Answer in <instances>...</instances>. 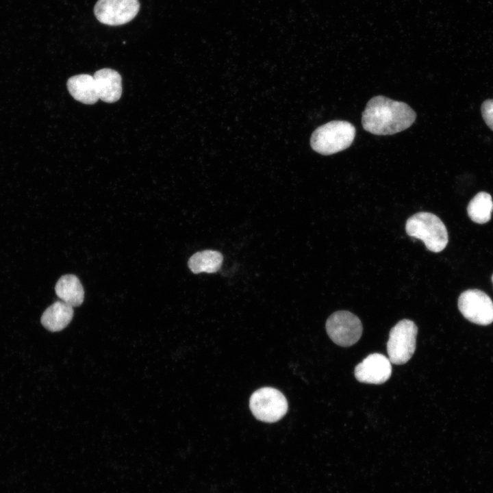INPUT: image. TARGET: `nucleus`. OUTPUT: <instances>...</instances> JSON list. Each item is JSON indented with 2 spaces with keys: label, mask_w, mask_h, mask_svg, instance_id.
<instances>
[{
  "label": "nucleus",
  "mask_w": 493,
  "mask_h": 493,
  "mask_svg": "<svg viewBox=\"0 0 493 493\" xmlns=\"http://www.w3.org/2000/svg\"><path fill=\"white\" fill-rule=\"evenodd\" d=\"M416 118V112L407 103L379 95L367 103L362 123L372 134L392 135L409 128Z\"/></svg>",
  "instance_id": "1"
},
{
  "label": "nucleus",
  "mask_w": 493,
  "mask_h": 493,
  "mask_svg": "<svg viewBox=\"0 0 493 493\" xmlns=\"http://www.w3.org/2000/svg\"><path fill=\"white\" fill-rule=\"evenodd\" d=\"M355 128L346 121H332L314 130L310 139L312 148L317 153L329 155L345 150L355 136Z\"/></svg>",
  "instance_id": "2"
},
{
  "label": "nucleus",
  "mask_w": 493,
  "mask_h": 493,
  "mask_svg": "<svg viewBox=\"0 0 493 493\" xmlns=\"http://www.w3.org/2000/svg\"><path fill=\"white\" fill-rule=\"evenodd\" d=\"M407 233L420 239L426 248L433 252H440L448 244V237L446 226L435 214L420 212L409 217L405 225Z\"/></svg>",
  "instance_id": "3"
},
{
  "label": "nucleus",
  "mask_w": 493,
  "mask_h": 493,
  "mask_svg": "<svg viewBox=\"0 0 493 493\" xmlns=\"http://www.w3.org/2000/svg\"><path fill=\"white\" fill-rule=\"evenodd\" d=\"M418 328L410 320L403 319L390 330L387 342L389 359L394 364L407 362L416 349Z\"/></svg>",
  "instance_id": "4"
},
{
  "label": "nucleus",
  "mask_w": 493,
  "mask_h": 493,
  "mask_svg": "<svg viewBox=\"0 0 493 493\" xmlns=\"http://www.w3.org/2000/svg\"><path fill=\"white\" fill-rule=\"evenodd\" d=\"M249 407L253 416L259 420L274 422L287 412L288 402L278 390L264 387L255 391L250 397Z\"/></svg>",
  "instance_id": "5"
},
{
  "label": "nucleus",
  "mask_w": 493,
  "mask_h": 493,
  "mask_svg": "<svg viewBox=\"0 0 493 493\" xmlns=\"http://www.w3.org/2000/svg\"><path fill=\"white\" fill-rule=\"evenodd\" d=\"M326 330L336 344L347 347L355 344L361 338L362 325L359 318L349 311H337L327 320Z\"/></svg>",
  "instance_id": "6"
},
{
  "label": "nucleus",
  "mask_w": 493,
  "mask_h": 493,
  "mask_svg": "<svg viewBox=\"0 0 493 493\" xmlns=\"http://www.w3.org/2000/svg\"><path fill=\"white\" fill-rule=\"evenodd\" d=\"M458 308L464 318L473 323L488 325L493 322V302L481 290L463 292L458 299Z\"/></svg>",
  "instance_id": "7"
},
{
  "label": "nucleus",
  "mask_w": 493,
  "mask_h": 493,
  "mask_svg": "<svg viewBox=\"0 0 493 493\" xmlns=\"http://www.w3.org/2000/svg\"><path fill=\"white\" fill-rule=\"evenodd\" d=\"M139 9L138 0H98L94 13L100 23L117 26L131 21Z\"/></svg>",
  "instance_id": "8"
},
{
  "label": "nucleus",
  "mask_w": 493,
  "mask_h": 493,
  "mask_svg": "<svg viewBox=\"0 0 493 493\" xmlns=\"http://www.w3.org/2000/svg\"><path fill=\"white\" fill-rule=\"evenodd\" d=\"M391 362L387 357L380 353L368 355L355 368V377L360 382L381 384L391 376Z\"/></svg>",
  "instance_id": "9"
},
{
  "label": "nucleus",
  "mask_w": 493,
  "mask_h": 493,
  "mask_svg": "<svg viewBox=\"0 0 493 493\" xmlns=\"http://www.w3.org/2000/svg\"><path fill=\"white\" fill-rule=\"evenodd\" d=\"M99 99L106 103L117 101L122 94V79L115 70L104 68L93 75Z\"/></svg>",
  "instance_id": "10"
},
{
  "label": "nucleus",
  "mask_w": 493,
  "mask_h": 493,
  "mask_svg": "<svg viewBox=\"0 0 493 493\" xmlns=\"http://www.w3.org/2000/svg\"><path fill=\"white\" fill-rule=\"evenodd\" d=\"M66 86L71 95L82 103L92 105L99 99L93 76L80 74L71 77Z\"/></svg>",
  "instance_id": "11"
},
{
  "label": "nucleus",
  "mask_w": 493,
  "mask_h": 493,
  "mask_svg": "<svg viewBox=\"0 0 493 493\" xmlns=\"http://www.w3.org/2000/svg\"><path fill=\"white\" fill-rule=\"evenodd\" d=\"M73 314L72 306L64 301H56L43 312L41 323L50 331H59L70 323Z\"/></svg>",
  "instance_id": "12"
},
{
  "label": "nucleus",
  "mask_w": 493,
  "mask_h": 493,
  "mask_svg": "<svg viewBox=\"0 0 493 493\" xmlns=\"http://www.w3.org/2000/svg\"><path fill=\"white\" fill-rule=\"evenodd\" d=\"M55 290L62 301L72 307L79 306L84 301L83 286L78 277L74 275L62 276L56 283Z\"/></svg>",
  "instance_id": "13"
},
{
  "label": "nucleus",
  "mask_w": 493,
  "mask_h": 493,
  "mask_svg": "<svg viewBox=\"0 0 493 493\" xmlns=\"http://www.w3.org/2000/svg\"><path fill=\"white\" fill-rule=\"evenodd\" d=\"M223 261V255L218 251L205 250L193 254L188 262L190 270L195 273L205 272L213 273L221 267Z\"/></svg>",
  "instance_id": "14"
},
{
  "label": "nucleus",
  "mask_w": 493,
  "mask_h": 493,
  "mask_svg": "<svg viewBox=\"0 0 493 493\" xmlns=\"http://www.w3.org/2000/svg\"><path fill=\"white\" fill-rule=\"evenodd\" d=\"M470 218L478 224L488 222L493 212V201L490 194L479 192L470 201L467 207Z\"/></svg>",
  "instance_id": "15"
},
{
  "label": "nucleus",
  "mask_w": 493,
  "mask_h": 493,
  "mask_svg": "<svg viewBox=\"0 0 493 493\" xmlns=\"http://www.w3.org/2000/svg\"><path fill=\"white\" fill-rule=\"evenodd\" d=\"M481 109L483 120L493 131V99L485 100L482 103Z\"/></svg>",
  "instance_id": "16"
},
{
  "label": "nucleus",
  "mask_w": 493,
  "mask_h": 493,
  "mask_svg": "<svg viewBox=\"0 0 493 493\" xmlns=\"http://www.w3.org/2000/svg\"><path fill=\"white\" fill-rule=\"evenodd\" d=\"M492 283H493V274H492Z\"/></svg>",
  "instance_id": "17"
}]
</instances>
